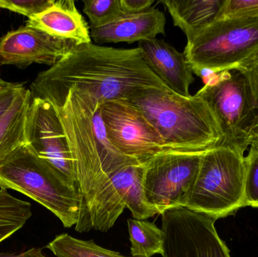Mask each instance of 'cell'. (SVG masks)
Instances as JSON below:
<instances>
[{
    "mask_svg": "<svg viewBox=\"0 0 258 257\" xmlns=\"http://www.w3.org/2000/svg\"><path fill=\"white\" fill-rule=\"evenodd\" d=\"M34 248L20 253H0V257H30L33 254Z\"/></svg>",
    "mask_w": 258,
    "mask_h": 257,
    "instance_id": "f1b7e54d",
    "label": "cell"
},
{
    "mask_svg": "<svg viewBox=\"0 0 258 257\" xmlns=\"http://www.w3.org/2000/svg\"><path fill=\"white\" fill-rule=\"evenodd\" d=\"M225 0H164L175 27L189 39L216 20Z\"/></svg>",
    "mask_w": 258,
    "mask_h": 257,
    "instance_id": "e0dca14e",
    "label": "cell"
},
{
    "mask_svg": "<svg viewBox=\"0 0 258 257\" xmlns=\"http://www.w3.org/2000/svg\"><path fill=\"white\" fill-rule=\"evenodd\" d=\"M131 241V255L134 257H152L162 255L163 232L155 223L147 220H127Z\"/></svg>",
    "mask_w": 258,
    "mask_h": 257,
    "instance_id": "d6986e66",
    "label": "cell"
},
{
    "mask_svg": "<svg viewBox=\"0 0 258 257\" xmlns=\"http://www.w3.org/2000/svg\"><path fill=\"white\" fill-rule=\"evenodd\" d=\"M258 52V15L215 20L187 39L184 54L192 72L235 70Z\"/></svg>",
    "mask_w": 258,
    "mask_h": 257,
    "instance_id": "8992f818",
    "label": "cell"
},
{
    "mask_svg": "<svg viewBox=\"0 0 258 257\" xmlns=\"http://www.w3.org/2000/svg\"><path fill=\"white\" fill-rule=\"evenodd\" d=\"M54 0H0V9L21 14L28 18L42 13Z\"/></svg>",
    "mask_w": 258,
    "mask_h": 257,
    "instance_id": "cb8c5ba5",
    "label": "cell"
},
{
    "mask_svg": "<svg viewBox=\"0 0 258 257\" xmlns=\"http://www.w3.org/2000/svg\"><path fill=\"white\" fill-rule=\"evenodd\" d=\"M13 83L14 82H9V81L3 79V78H2L1 73H0V91L9 87V86L12 85Z\"/></svg>",
    "mask_w": 258,
    "mask_h": 257,
    "instance_id": "f546056e",
    "label": "cell"
},
{
    "mask_svg": "<svg viewBox=\"0 0 258 257\" xmlns=\"http://www.w3.org/2000/svg\"><path fill=\"white\" fill-rule=\"evenodd\" d=\"M244 154L219 146L206 152L194 185L181 206L215 220L231 215L245 204Z\"/></svg>",
    "mask_w": 258,
    "mask_h": 257,
    "instance_id": "5b68a950",
    "label": "cell"
},
{
    "mask_svg": "<svg viewBox=\"0 0 258 257\" xmlns=\"http://www.w3.org/2000/svg\"><path fill=\"white\" fill-rule=\"evenodd\" d=\"M24 88V84L21 83H13L9 87L0 91V117L9 110Z\"/></svg>",
    "mask_w": 258,
    "mask_h": 257,
    "instance_id": "4316f807",
    "label": "cell"
},
{
    "mask_svg": "<svg viewBox=\"0 0 258 257\" xmlns=\"http://www.w3.org/2000/svg\"><path fill=\"white\" fill-rule=\"evenodd\" d=\"M258 139V127L257 129H256L255 133H254V139Z\"/></svg>",
    "mask_w": 258,
    "mask_h": 257,
    "instance_id": "1f68e13d",
    "label": "cell"
},
{
    "mask_svg": "<svg viewBox=\"0 0 258 257\" xmlns=\"http://www.w3.org/2000/svg\"><path fill=\"white\" fill-rule=\"evenodd\" d=\"M83 12L90 21V27H101L124 15L120 0H86Z\"/></svg>",
    "mask_w": 258,
    "mask_h": 257,
    "instance_id": "7402d4cb",
    "label": "cell"
},
{
    "mask_svg": "<svg viewBox=\"0 0 258 257\" xmlns=\"http://www.w3.org/2000/svg\"><path fill=\"white\" fill-rule=\"evenodd\" d=\"M245 160V206L258 208V139H254L250 145Z\"/></svg>",
    "mask_w": 258,
    "mask_h": 257,
    "instance_id": "603a6c76",
    "label": "cell"
},
{
    "mask_svg": "<svg viewBox=\"0 0 258 257\" xmlns=\"http://www.w3.org/2000/svg\"><path fill=\"white\" fill-rule=\"evenodd\" d=\"M32 216L31 205L0 189V243L21 229Z\"/></svg>",
    "mask_w": 258,
    "mask_h": 257,
    "instance_id": "ffe728a7",
    "label": "cell"
},
{
    "mask_svg": "<svg viewBox=\"0 0 258 257\" xmlns=\"http://www.w3.org/2000/svg\"><path fill=\"white\" fill-rule=\"evenodd\" d=\"M235 70L239 71L245 77L258 107V52L241 63Z\"/></svg>",
    "mask_w": 258,
    "mask_h": 257,
    "instance_id": "484cf974",
    "label": "cell"
},
{
    "mask_svg": "<svg viewBox=\"0 0 258 257\" xmlns=\"http://www.w3.org/2000/svg\"><path fill=\"white\" fill-rule=\"evenodd\" d=\"M46 247L57 257H134L104 248L93 240L85 241L67 233L56 236Z\"/></svg>",
    "mask_w": 258,
    "mask_h": 257,
    "instance_id": "44dd1931",
    "label": "cell"
},
{
    "mask_svg": "<svg viewBox=\"0 0 258 257\" xmlns=\"http://www.w3.org/2000/svg\"><path fill=\"white\" fill-rule=\"evenodd\" d=\"M165 24L163 12L152 7L141 13L124 14L101 27H90V36L97 44L140 42L165 34Z\"/></svg>",
    "mask_w": 258,
    "mask_h": 257,
    "instance_id": "9a60e30c",
    "label": "cell"
},
{
    "mask_svg": "<svg viewBox=\"0 0 258 257\" xmlns=\"http://www.w3.org/2000/svg\"><path fill=\"white\" fill-rule=\"evenodd\" d=\"M73 88L102 104L128 100L145 90L168 89L138 47L119 49L92 42L76 45L54 66L39 72L30 90L33 98L47 100L57 107Z\"/></svg>",
    "mask_w": 258,
    "mask_h": 257,
    "instance_id": "6da1fadb",
    "label": "cell"
},
{
    "mask_svg": "<svg viewBox=\"0 0 258 257\" xmlns=\"http://www.w3.org/2000/svg\"><path fill=\"white\" fill-rule=\"evenodd\" d=\"M30 257H46L45 255L42 253V250L41 249L34 248V250H33V254Z\"/></svg>",
    "mask_w": 258,
    "mask_h": 257,
    "instance_id": "4dcf8cb0",
    "label": "cell"
},
{
    "mask_svg": "<svg viewBox=\"0 0 258 257\" xmlns=\"http://www.w3.org/2000/svg\"><path fill=\"white\" fill-rule=\"evenodd\" d=\"M145 167L146 164H132L113 175L92 199L76 230L80 233L91 229L108 232L125 208L136 220H147L156 215L144 194Z\"/></svg>",
    "mask_w": 258,
    "mask_h": 257,
    "instance_id": "ba28073f",
    "label": "cell"
},
{
    "mask_svg": "<svg viewBox=\"0 0 258 257\" xmlns=\"http://www.w3.org/2000/svg\"><path fill=\"white\" fill-rule=\"evenodd\" d=\"M125 101L144 114L173 152L206 153L224 141L216 115L198 94L183 97L168 89L145 90Z\"/></svg>",
    "mask_w": 258,
    "mask_h": 257,
    "instance_id": "3957f363",
    "label": "cell"
},
{
    "mask_svg": "<svg viewBox=\"0 0 258 257\" xmlns=\"http://www.w3.org/2000/svg\"><path fill=\"white\" fill-rule=\"evenodd\" d=\"M26 26L77 45L92 42L90 27L73 0H58L39 15L28 18Z\"/></svg>",
    "mask_w": 258,
    "mask_h": 257,
    "instance_id": "2e32d148",
    "label": "cell"
},
{
    "mask_svg": "<svg viewBox=\"0 0 258 257\" xmlns=\"http://www.w3.org/2000/svg\"><path fill=\"white\" fill-rule=\"evenodd\" d=\"M161 216L162 257H230L217 232L215 219L183 207L168 210Z\"/></svg>",
    "mask_w": 258,
    "mask_h": 257,
    "instance_id": "30bf717a",
    "label": "cell"
},
{
    "mask_svg": "<svg viewBox=\"0 0 258 257\" xmlns=\"http://www.w3.org/2000/svg\"><path fill=\"white\" fill-rule=\"evenodd\" d=\"M138 48L150 69L170 90L180 96H190L189 88L195 78L183 53L162 39L142 41Z\"/></svg>",
    "mask_w": 258,
    "mask_h": 257,
    "instance_id": "5bb4252c",
    "label": "cell"
},
{
    "mask_svg": "<svg viewBox=\"0 0 258 257\" xmlns=\"http://www.w3.org/2000/svg\"><path fill=\"white\" fill-rule=\"evenodd\" d=\"M154 3V0H120V6L124 14H138L150 9Z\"/></svg>",
    "mask_w": 258,
    "mask_h": 257,
    "instance_id": "83f0119b",
    "label": "cell"
},
{
    "mask_svg": "<svg viewBox=\"0 0 258 257\" xmlns=\"http://www.w3.org/2000/svg\"><path fill=\"white\" fill-rule=\"evenodd\" d=\"M26 143L39 158L77 184L68 139L57 110L50 101L33 98L26 125Z\"/></svg>",
    "mask_w": 258,
    "mask_h": 257,
    "instance_id": "7c38bea8",
    "label": "cell"
},
{
    "mask_svg": "<svg viewBox=\"0 0 258 257\" xmlns=\"http://www.w3.org/2000/svg\"><path fill=\"white\" fill-rule=\"evenodd\" d=\"M258 15V0H225L216 20Z\"/></svg>",
    "mask_w": 258,
    "mask_h": 257,
    "instance_id": "d4e9b609",
    "label": "cell"
},
{
    "mask_svg": "<svg viewBox=\"0 0 258 257\" xmlns=\"http://www.w3.org/2000/svg\"><path fill=\"white\" fill-rule=\"evenodd\" d=\"M197 94L219 121L224 134L221 146L245 153L254 140L258 107L244 75L237 70L221 72Z\"/></svg>",
    "mask_w": 258,
    "mask_h": 257,
    "instance_id": "52a82bcc",
    "label": "cell"
},
{
    "mask_svg": "<svg viewBox=\"0 0 258 257\" xmlns=\"http://www.w3.org/2000/svg\"><path fill=\"white\" fill-rule=\"evenodd\" d=\"M32 101L31 92L24 87L0 117V163L27 145L26 125Z\"/></svg>",
    "mask_w": 258,
    "mask_h": 257,
    "instance_id": "ac0fdd59",
    "label": "cell"
},
{
    "mask_svg": "<svg viewBox=\"0 0 258 257\" xmlns=\"http://www.w3.org/2000/svg\"><path fill=\"white\" fill-rule=\"evenodd\" d=\"M204 154H166L146 164L144 194L157 214L181 206L195 182Z\"/></svg>",
    "mask_w": 258,
    "mask_h": 257,
    "instance_id": "8fae6325",
    "label": "cell"
},
{
    "mask_svg": "<svg viewBox=\"0 0 258 257\" xmlns=\"http://www.w3.org/2000/svg\"><path fill=\"white\" fill-rule=\"evenodd\" d=\"M77 44L50 36L33 27L23 26L0 38V66L20 69L33 63L54 66Z\"/></svg>",
    "mask_w": 258,
    "mask_h": 257,
    "instance_id": "4fadbf2b",
    "label": "cell"
},
{
    "mask_svg": "<svg viewBox=\"0 0 258 257\" xmlns=\"http://www.w3.org/2000/svg\"><path fill=\"white\" fill-rule=\"evenodd\" d=\"M0 189L28 196L51 211L65 228L77 226L83 199L78 185L62 176L27 145L0 163Z\"/></svg>",
    "mask_w": 258,
    "mask_h": 257,
    "instance_id": "277c9868",
    "label": "cell"
},
{
    "mask_svg": "<svg viewBox=\"0 0 258 257\" xmlns=\"http://www.w3.org/2000/svg\"><path fill=\"white\" fill-rule=\"evenodd\" d=\"M101 105L96 98L73 88L55 107L83 196L80 222L92 199L113 175L127 166L140 164L119 153L110 143L101 117Z\"/></svg>",
    "mask_w": 258,
    "mask_h": 257,
    "instance_id": "7a4b0ae2",
    "label": "cell"
},
{
    "mask_svg": "<svg viewBox=\"0 0 258 257\" xmlns=\"http://www.w3.org/2000/svg\"><path fill=\"white\" fill-rule=\"evenodd\" d=\"M101 117L115 149L140 164L162 155L180 154L168 149L144 114L125 100L103 104Z\"/></svg>",
    "mask_w": 258,
    "mask_h": 257,
    "instance_id": "9c48e42d",
    "label": "cell"
}]
</instances>
